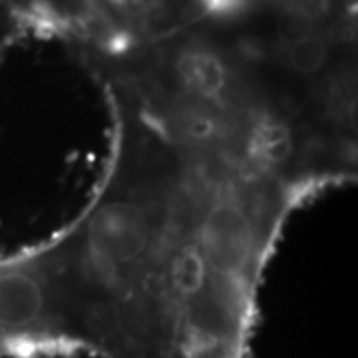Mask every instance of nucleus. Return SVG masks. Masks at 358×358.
Wrapping results in <instances>:
<instances>
[{"label":"nucleus","instance_id":"1","mask_svg":"<svg viewBox=\"0 0 358 358\" xmlns=\"http://www.w3.org/2000/svg\"><path fill=\"white\" fill-rule=\"evenodd\" d=\"M333 40L319 30H301L285 40L282 62L301 76H313L329 62Z\"/></svg>","mask_w":358,"mask_h":358},{"label":"nucleus","instance_id":"3","mask_svg":"<svg viewBox=\"0 0 358 358\" xmlns=\"http://www.w3.org/2000/svg\"><path fill=\"white\" fill-rule=\"evenodd\" d=\"M201 13L209 18L217 20H227V18H237L249 10L251 0H195Z\"/></svg>","mask_w":358,"mask_h":358},{"label":"nucleus","instance_id":"2","mask_svg":"<svg viewBox=\"0 0 358 358\" xmlns=\"http://www.w3.org/2000/svg\"><path fill=\"white\" fill-rule=\"evenodd\" d=\"M16 324H14V301L10 265L6 255L0 257V358H13Z\"/></svg>","mask_w":358,"mask_h":358},{"label":"nucleus","instance_id":"4","mask_svg":"<svg viewBox=\"0 0 358 358\" xmlns=\"http://www.w3.org/2000/svg\"><path fill=\"white\" fill-rule=\"evenodd\" d=\"M166 0H124V8H134L138 13H154Z\"/></svg>","mask_w":358,"mask_h":358}]
</instances>
